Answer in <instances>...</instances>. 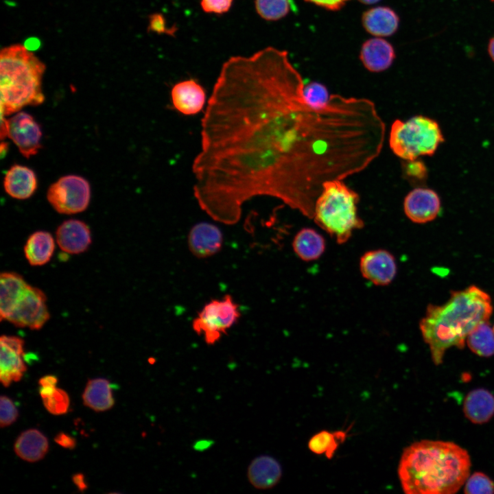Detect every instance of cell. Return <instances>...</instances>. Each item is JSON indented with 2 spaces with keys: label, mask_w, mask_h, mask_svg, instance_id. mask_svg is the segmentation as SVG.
Segmentation results:
<instances>
[{
  "label": "cell",
  "mask_w": 494,
  "mask_h": 494,
  "mask_svg": "<svg viewBox=\"0 0 494 494\" xmlns=\"http://www.w3.org/2000/svg\"><path fill=\"white\" fill-rule=\"evenodd\" d=\"M443 142L444 137L440 126L430 117L415 115L406 121L395 119L391 125L390 148L396 156L403 160L432 156Z\"/></svg>",
  "instance_id": "8992f818"
},
{
  "label": "cell",
  "mask_w": 494,
  "mask_h": 494,
  "mask_svg": "<svg viewBox=\"0 0 494 494\" xmlns=\"http://www.w3.org/2000/svg\"><path fill=\"white\" fill-rule=\"evenodd\" d=\"M406 174L412 177L422 179L426 176L427 169L423 163L416 159L407 161Z\"/></svg>",
  "instance_id": "d590c367"
},
{
  "label": "cell",
  "mask_w": 494,
  "mask_h": 494,
  "mask_svg": "<svg viewBox=\"0 0 494 494\" xmlns=\"http://www.w3.org/2000/svg\"><path fill=\"white\" fill-rule=\"evenodd\" d=\"M358 193L342 180L325 182L317 197L313 220L338 243L348 241L355 230L364 226L357 213Z\"/></svg>",
  "instance_id": "5b68a950"
},
{
  "label": "cell",
  "mask_w": 494,
  "mask_h": 494,
  "mask_svg": "<svg viewBox=\"0 0 494 494\" xmlns=\"http://www.w3.org/2000/svg\"><path fill=\"white\" fill-rule=\"evenodd\" d=\"M84 404L95 412H104L115 404L110 384L104 378L88 381L82 393Z\"/></svg>",
  "instance_id": "d4e9b609"
},
{
  "label": "cell",
  "mask_w": 494,
  "mask_h": 494,
  "mask_svg": "<svg viewBox=\"0 0 494 494\" xmlns=\"http://www.w3.org/2000/svg\"><path fill=\"white\" fill-rule=\"evenodd\" d=\"M19 416L18 410L13 401L7 396L0 399V425L1 427L13 424Z\"/></svg>",
  "instance_id": "d6a6232c"
},
{
  "label": "cell",
  "mask_w": 494,
  "mask_h": 494,
  "mask_svg": "<svg viewBox=\"0 0 494 494\" xmlns=\"http://www.w3.org/2000/svg\"><path fill=\"white\" fill-rule=\"evenodd\" d=\"M56 238L59 248L71 255L85 252L92 241L89 226L75 219L63 222L56 229Z\"/></svg>",
  "instance_id": "9a60e30c"
},
{
  "label": "cell",
  "mask_w": 494,
  "mask_h": 494,
  "mask_svg": "<svg viewBox=\"0 0 494 494\" xmlns=\"http://www.w3.org/2000/svg\"><path fill=\"white\" fill-rule=\"evenodd\" d=\"M292 248L295 254L302 260L314 261L323 254L325 241L316 230L304 228L295 235L292 242Z\"/></svg>",
  "instance_id": "484cf974"
},
{
  "label": "cell",
  "mask_w": 494,
  "mask_h": 494,
  "mask_svg": "<svg viewBox=\"0 0 494 494\" xmlns=\"http://www.w3.org/2000/svg\"><path fill=\"white\" fill-rule=\"evenodd\" d=\"M399 24L397 13L386 6H378L366 10L362 15V25L370 34L377 37L395 34Z\"/></svg>",
  "instance_id": "44dd1931"
},
{
  "label": "cell",
  "mask_w": 494,
  "mask_h": 494,
  "mask_svg": "<svg viewBox=\"0 0 494 494\" xmlns=\"http://www.w3.org/2000/svg\"><path fill=\"white\" fill-rule=\"evenodd\" d=\"M8 136L26 158L38 153L41 148L42 130L29 113L19 111L8 119L1 121V137Z\"/></svg>",
  "instance_id": "9c48e42d"
},
{
  "label": "cell",
  "mask_w": 494,
  "mask_h": 494,
  "mask_svg": "<svg viewBox=\"0 0 494 494\" xmlns=\"http://www.w3.org/2000/svg\"><path fill=\"white\" fill-rule=\"evenodd\" d=\"M23 250L31 266H41L51 260L55 250V241L49 232L38 231L30 235Z\"/></svg>",
  "instance_id": "cb8c5ba5"
},
{
  "label": "cell",
  "mask_w": 494,
  "mask_h": 494,
  "mask_svg": "<svg viewBox=\"0 0 494 494\" xmlns=\"http://www.w3.org/2000/svg\"><path fill=\"white\" fill-rule=\"evenodd\" d=\"M487 51L490 58L494 62V35L489 40Z\"/></svg>",
  "instance_id": "60d3db41"
},
{
  "label": "cell",
  "mask_w": 494,
  "mask_h": 494,
  "mask_svg": "<svg viewBox=\"0 0 494 494\" xmlns=\"http://www.w3.org/2000/svg\"><path fill=\"white\" fill-rule=\"evenodd\" d=\"M291 0H255L258 14L267 21H277L290 11Z\"/></svg>",
  "instance_id": "f1b7e54d"
},
{
  "label": "cell",
  "mask_w": 494,
  "mask_h": 494,
  "mask_svg": "<svg viewBox=\"0 0 494 494\" xmlns=\"http://www.w3.org/2000/svg\"><path fill=\"white\" fill-rule=\"evenodd\" d=\"M42 399L47 410L54 415L65 414L70 404V399L67 392L58 388H56L51 394Z\"/></svg>",
  "instance_id": "4dcf8cb0"
},
{
  "label": "cell",
  "mask_w": 494,
  "mask_h": 494,
  "mask_svg": "<svg viewBox=\"0 0 494 494\" xmlns=\"http://www.w3.org/2000/svg\"><path fill=\"white\" fill-rule=\"evenodd\" d=\"M492 311L490 296L475 285L451 291L443 305H429L419 329L434 364L443 362L448 349H462L469 333L480 323L489 320Z\"/></svg>",
  "instance_id": "3957f363"
},
{
  "label": "cell",
  "mask_w": 494,
  "mask_h": 494,
  "mask_svg": "<svg viewBox=\"0 0 494 494\" xmlns=\"http://www.w3.org/2000/svg\"><path fill=\"white\" fill-rule=\"evenodd\" d=\"M45 64L27 47L14 44L0 53L1 117L27 106L41 104L45 99L42 80Z\"/></svg>",
  "instance_id": "277c9868"
},
{
  "label": "cell",
  "mask_w": 494,
  "mask_h": 494,
  "mask_svg": "<svg viewBox=\"0 0 494 494\" xmlns=\"http://www.w3.org/2000/svg\"><path fill=\"white\" fill-rule=\"evenodd\" d=\"M287 51L268 47L222 65L202 120L193 195L211 218L237 223L258 196L312 219L329 180L366 169L379 155L386 126L375 104L332 94L310 104Z\"/></svg>",
  "instance_id": "6da1fadb"
},
{
  "label": "cell",
  "mask_w": 494,
  "mask_h": 494,
  "mask_svg": "<svg viewBox=\"0 0 494 494\" xmlns=\"http://www.w3.org/2000/svg\"><path fill=\"white\" fill-rule=\"evenodd\" d=\"M464 492L467 494L494 493V482L482 472H475L464 483Z\"/></svg>",
  "instance_id": "f546056e"
},
{
  "label": "cell",
  "mask_w": 494,
  "mask_h": 494,
  "mask_svg": "<svg viewBox=\"0 0 494 494\" xmlns=\"http://www.w3.org/2000/svg\"><path fill=\"white\" fill-rule=\"evenodd\" d=\"M49 443L47 437L36 429L23 432L14 445L16 454L22 460L35 462L42 460L47 453Z\"/></svg>",
  "instance_id": "603a6c76"
},
{
  "label": "cell",
  "mask_w": 494,
  "mask_h": 494,
  "mask_svg": "<svg viewBox=\"0 0 494 494\" xmlns=\"http://www.w3.org/2000/svg\"><path fill=\"white\" fill-rule=\"evenodd\" d=\"M360 270L362 277L375 285L390 284L397 274L394 256L384 249L366 252L360 258Z\"/></svg>",
  "instance_id": "4fadbf2b"
},
{
  "label": "cell",
  "mask_w": 494,
  "mask_h": 494,
  "mask_svg": "<svg viewBox=\"0 0 494 494\" xmlns=\"http://www.w3.org/2000/svg\"><path fill=\"white\" fill-rule=\"evenodd\" d=\"M54 440L57 444L66 449H73L76 446L75 438L64 432L57 434Z\"/></svg>",
  "instance_id": "74e56055"
},
{
  "label": "cell",
  "mask_w": 494,
  "mask_h": 494,
  "mask_svg": "<svg viewBox=\"0 0 494 494\" xmlns=\"http://www.w3.org/2000/svg\"><path fill=\"white\" fill-rule=\"evenodd\" d=\"M3 187L5 191L13 198L27 199L37 188L36 174L26 166L15 164L6 172Z\"/></svg>",
  "instance_id": "ac0fdd59"
},
{
  "label": "cell",
  "mask_w": 494,
  "mask_h": 494,
  "mask_svg": "<svg viewBox=\"0 0 494 494\" xmlns=\"http://www.w3.org/2000/svg\"><path fill=\"white\" fill-rule=\"evenodd\" d=\"M233 0H201L202 10L207 13L222 14L230 9Z\"/></svg>",
  "instance_id": "836d02e7"
},
{
  "label": "cell",
  "mask_w": 494,
  "mask_h": 494,
  "mask_svg": "<svg viewBox=\"0 0 494 494\" xmlns=\"http://www.w3.org/2000/svg\"><path fill=\"white\" fill-rule=\"evenodd\" d=\"M148 30L158 34L168 33L172 32L166 27L165 20L163 16L158 13H155L150 16Z\"/></svg>",
  "instance_id": "e575fe53"
},
{
  "label": "cell",
  "mask_w": 494,
  "mask_h": 494,
  "mask_svg": "<svg viewBox=\"0 0 494 494\" xmlns=\"http://www.w3.org/2000/svg\"><path fill=\"white\" fill-rule=\"evenodd\" d=\"M187 243L191 252L198 258H207L219 252L222 247L223 235L213 224L200 222L190 230Z\"/></svg>",
  "instance_id": "5bb4252c"
},
{
  "label": "cell",
  "mask_w": 494,
  "mask_h": 494,
  "mask_svg": "<svg viewBox=\"0 0 494 494\" xmlns=\"http://www.w3.org/2000/svg\"><path fill=\"white\" fill-rule=\"evenodd\" d=\"M359 1L365 4H373V3H377L380 0H359Z\"/></svg>",
  "instance_id": "b9f144b4"
},
{
  "label": "cell",
  "mask_w": 494,
  "mask_h": 494,
  "mask_svg": "<svg viewBox=\"0 0 494 494\" xmlns=\"http://www.w3.org/2000/svg\"><path fill=\"white\" fill-rule=\"evenodd\" d=\"M440 209L441 201L438 194L430 188H414L406 195L403 200L405 215L416 224L434 220Z\"/></svg>",
  "instance_id": "7c38bea8"
},
{
  "label": "cell",
  "mask_w": 494,
  "mask_h": 494,
  "mask_svg": "<svg viewBox=\"0 0 494 494\" xmlns=\"http://www.w3.org/2000/svg\"><path fill=\"white\" fill-rule=\"evenodd\" d=\"M463 411L471 422L485 423L494 415V396L483 388L471 390L464 400Z\"/></svg>",
  "instance_id": "7402d4cb"
},
{
  "label": "cell",
  "mask_w": 494,
  "mask_h": 494,
  "mask_svg": "<svg viewBox=\"0 0 494 494\" xmlns=\"http://www.w3.org/2000/svg\"><path fill=\"white\" fill-rule=\"evenodd\" d=\"M171 97L174 108L185 115L200 113L206 101L204 89L193 80L176 84L172 89Z\"/></svg>",
  "instance_id": "2e32d148"
},
{
  "label": "cell",
  "mask_w": 494,
  "mask_h": 494,
  "mask_svg": "<svg viewBox=\"0 0 494 494\" xmlns=\"http://www.w3.org/2000/svg\"><path fill=\"white\" fill-rule=\"evenodd\" d=\"M470 350L480 357L494 355V331L489 320L477 325L466 338Z\"/></svg>",
  "instance_id": "4316f807"
},
{
  "label": "cell",
  "mask_w": 494,
  "mask_h": 494,
  "mask_svg": "<svg viewBox=\"0 0 494 494\" xmlns=\"http://www.w3.org/2000/svg\"><path fill=\"white\" fill-rule=\"evenodd\" d=\"M316 5L331 10H337L341 8L349 0H305Z\"/></svg>",
  "instance_id": "8d00e7d4"
},
{
  "label": "cell",
  "mask_w": 494,
  "mask_h": 494,
  "mask_svg": "<svg viewBox=\"0 0 494 494\" xmlns=\"http://www.w3.org/2000/svg\"><path fill=\"white\" fill-rule=\"evenodd\" d=\"M304 95L310 104L316 107L327 105L331 96L323 84L316 82L305 84Z\"/></svg>",
  "instance_id": "1f68e13d"
},
{
  "label": "cell",
  "mask_w": 494,
  "mask_h": 494,
  "mask_svg": "<svg viewBox=\"0 0 494 494\" xmlns=\"http://www.w3.org/2000/svg\"><path fill=\"white\" fill-rule=\"evenodd\" d=\"M395 52L392 45L381 38L367 40L362 46L360 58L364 67L371 72L386 70L392 64Z\"/></svg>",
  "instance_id": "e0dca14e"
},
{
  "label": "cell",
  "mask_w": 494,
  "mask_h": 494,
  "mask_svg": "<svg viewBox=\"0 0 494 494\" xmlns=\"http://www.w3.org/2000/svg\"><path fill=\"white\" fill-rule=\"evenodd\" d=\"M29 284L23 277L13 272L0 276V318L6 320L25 293Z\"/></svg>",
  "instance_id": "ffe728a7"
},
{
  "label": "cell",
  "mask_w": 494,
  "mask_h": 494,
  "mask_svg": "<svg viewBox=\"0 0 494 494\" xmlns=\"http://www.w3.org/2000/svg\"><path fill=\"white\" fill-rule=\"evenodd\" d=\"M73 483L78 487V489L83 491L87 488V485L84 480V476L82 473H76L72 478Z\"/></svg>",
  "instance_id": "ab89813d"
},
{
  "label": "cell",
  "mask_w": 494,
  "mask_h": 494,
  "mask_svg": "<svg viewBox=\"0 0 494 494\" xmlns=\"http://www.w3.org/2000/svg\"><path fill=\"white\" fill-rule=\"evenodd\" d=\"M240 311L233 297L225 295L222 299H213L207 303L192 322L198 335H203L205 342L215 344L227 333L239 320Z\"/></svg>",
  "instance_id": "52a82bcc"
},
{
  "label": "cell",
  "mask_w": 494,
  "mask_h": 494,
  "mask_svg": "<svg viewBox=\"0 0 494 494\" xmlns=\"http://www.w3.org/2000/svg\"><path fill=\"white\" fill-rule=\"evenodd\" d=\"M346 433L343 431L330 432L322 430L314 435L308 443V447L316 454H325L331 459L340 443L346 439Z\"/></svg>",
  "instance_id": "83f0119b"
},
{
  "label": "cell",
  "mask_w": 494,
  "mask_h": 494,
  "mask_svg": "<svg viewBox=\"0 0 494 494\" xmlns=\"http://www.w3.org/2000/svg\"><path fill=\"white\" fill-rule=\"evenodd\" d=\"M493 331H494V326H493Z\"/></svg>",
  "instance_id": "7bdbcfd3"
},
{
  "label": "cell",
  "mask_w": 494,
  "mask_h": 494,
  "mask_svg": "<svg viewBox=\"0 0 494 494\" xmlns=\"http://www.w3.org/2000/svg\"><path fill=\"white\" fill-rule=\"evenodd\" d=\"M46 302L45 293L29 285L6 320L18 327L39 330L50 318Z\"/></svg>",
  "instance_id": "30bf717a"
},
{
  "label": "cell",
  "mask_w": 494,
  "mask_h": 494,
  "mask_svg": "<svg viewBox=\"0 0 494 494\" xmlns=\"http://www.w3.org/2000/svg\"><path fill=\"white\" fill-rule=\"evenodd\" d=\"M470 456L450 441L422 440L403 451L398 475L407 494H453L469 476Z\"/></svg>",
  "instance_id": "7a4b0ae2"
},
{
  "label": "cell",
  "mask_w": 494,
  "mask_h": 494,
  "mask_svg": "<svg viewBox=\"0 0 494 494\" xmlns=\"http://www.w3.org/2000/svg\"><path fill=\"white\" fill-rule=\"evenodd\" d=\"M24 341L14 336L0 338V380L5 387L22 378L27 367L23 360Z\"/></svg>",
  "instance_id": "8fae6325"
},
{
  "label": "cell",
  "mask_w": 494,
  "mask_h": 494,
  "mask_svg": "<svg viewBox=\"0 0 494 494\" xmlns=\"http://www.w3.org/2000/svg\"><path fill=\"white\" fill-rule=\"evenodd\" d=\"M282 469L279 462L269 456L255 458L248 466L247 477L250 484L257 489L265 490L274 487L281 480Z\"/></svg>",
  "instance_id": "d6986e66"
},
{
  "label": "cell",
  "mask_w": 494,
  "mask_h": 494,
  "mask_svg": "<svg viewBox=\"0 0 494 494\" xmlns=\"http://www.w3.org/2000/svg\"><path fill=\"white\" fill-rule=\"evenodd\" d=\"M58 378L54 375H46L39 379L38 384L43 387H56Z\"/></svg>",
  "instance_id": "f35d334b"
},
{
  "label": "cell",
  "mask_w": 494,
  "mask_h": 494,
  "mask_svg": "<svg viewBox=\"0 0 494 494\" xmlns=\"http://www.w3.org/2000/svg\"><path fill=\"white\" fill-rule=\"evenodd\" d=\"M47 198L59 213L70 215L81 213L87 209L90 202V184L80 176H64L50 185Z\"/></svg>",
  "instance_id": "ba28073f"
}]
</instances>
